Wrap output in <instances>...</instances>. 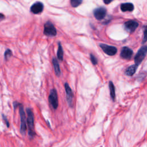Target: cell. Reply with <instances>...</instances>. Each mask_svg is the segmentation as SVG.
<instances>
[{"label":"cell","mask_w":147,"mask_h":147,"mask_svg":"<svg viewBox=\"0 0 147 147\" xmlns=\"http://www.w3.org/2000/svg\"><path fill=\"white\" fill-rule=\"evenodd\" d=\"M94 16L98 20L103 19L106 14V9L103 7H99L94 10Z\"/></svg>","instance_id":"obj_8"},{"label":"cell","mask_w":147,"mask_h":147,"mask_svg":"<svg viewBox=\"0 0 147 147\" xmlns=\"http://www.w3.org/2000/svg\"><path fill=\"white\" fill-rule=\"evenodd\" d=\"M113 0H103V2L105 4H109L110 2H111Z\"/></svg>","instance_id":"obj_21"},{"label":"cell","mask_w":147,"mask_h":147,"mask_svg":"<svg viewBox=\"0 0 147 147\" xmlns=\"http://www.w3.org/2000/svg\"><path fill=\"white\" fill-rule=\"evenodd\" d=\"M44 33L48 36H55L56 35V29L53 24L50 22H47L44 25Z\"/></svg>","instance_id":"obj_3"},{"label":"cell","mask_w":147,"mask_h":147,"mask_svg":"<svg viewBox=\"0 0 147 147\" xmlns=\"http://www.w3.org/2000/svg\"><path fill=\"white\" fill-rule=\"evenodd\" d=\"M71 5L74 7H76L82 3V0H70Z\"/></svg>","instance_id":"obj_18"},{"label":"cell","mask_w":147,"mask_h":147,"mask_svg":"<svg viewBox=\"0 0 147 147\" xmlns=\"http://www.w3.org/2000/svg\"><path fill=\"white\" fill-rule=\"evenodd\" d=\"M143 38L142 43L144 44L147 41V25H145L143 26Z\"/></svg>","instance_id":"obj_17"},{"label":"cell","mask_w":147,"mask_h":147,"mask_svg":"<svg viewBox=\"0 0 147 147\" xmlns=\"http://www.w3.org/2000/svg\"><path fill=\"white\" fill-rule=\"evenodd\" d=\"M49 101L54 109H57L58 106V98L57 92L55 89H52L51 90L49 95Z\"/></svg>","instance_id":"obj_4"},{"label":"cell","mask_w":147,"mask_h":147,"mask_svg":"<svg viewBox=\"0 0 147 147\" xmlns=\"http://www.w3.org/2000/svg\"><path fill=\"white\" fill-rule=\"evenodd\" d=\"M27 113V123L28 127V133L30 137L34 135V117L32 110L28 108L26 109Z\"/></svg>","instance_id":"obj_1"},{"label":"cell","mask_w":147,"mask_h":147,"mask_svg":"<svg viewBox=\"0 0 147 147\" xmlns=\"http://www.w3.org/2000/svg\"><path fill=\"white\" fill-rule=\"evenodd\" d=\"M100 47L103 51L109 56H113L117 52V49L116 48V47L113 46L108 45L104 44H100Z\"/></svg>","instance_id":"obj_7"},{"label":"cell","mask_w":147,"mask_h":147,"mask_svg":"<svg viewBox=\"0 0 147 147\" xmlns=\"http://www.w3.org/2000/svg\"><path fill=\"white\" fill-rule=\"evenodd\" d=\"M138 26V23L134 20H129L125 22L124 28L129 33H133Z\"/></svg>","instance_id":"obj_6"},{"label":"cell","mask_w":147,"mask_h":147,"mask_svg":"<svg viewBox=\"0 0 147 147\" xmlns=\"http://www.w3.org/2000/svg\"><path fill=\"white\" fill-rule=\"evenodd\" d=\"M90 60L91 61V63L94 65H95L97 64V59L92 54H90Z\"/></svg>","instance_id":"obj_19"},{"label":"cell","mask_w":147,"mask_h":147,"mask_svg":"<svg viewBox=\"0 0 147 147\" xmlns=\"http://www.w3.org/2000/svg\"><path fill=\"white\" fill-rule=\"evenodd\" d=\"M3 119H5V121L6 122V125H7V126H9V123H8L7 121L6 120V118L4 117V115H3Z\"/></svg>","instance_id":"obj_22"},{"label":"cell","mask_w":147,"mask_h":147,"mask_svg":"<svg viewBox=\"0 0 147 147\" xmlns=\"http://www.w3.org/2000/svg\"><path fill=\"white\" fill-rule=\"evenodd\" d=\"M44 5L40 2H36L30 7V11L34 14H38L42 11Z\"/></svg>","instance_id":"obj_10"},{"label":"cell","mask_w":147,"mask_h":147,"mask_svg":"<svg viewBox=\"0 0 147 147\" xmlns=\"http://www.w3.org/2000/svg\"><path fill=\"white\" fill-rule=\"evenodd\" d=\"M147 54V45H144L141 47L138 52H137L136 55L134 56V62L135 64L137 65H139L141 63L142 61L145 57Z\"/></svg>","instance_id":"obj_2"},{"label":"cell","mask_w":147,"mask_h":147,"mask_svg":"<svg viewBox=\"0 0 147 147\" xmlns=\"http://www.w3.org/2000/svg\"><path fill=\"white\" fill-rule=\"evenodd\" d=\"M121 10L125 11H132L134 10V5L131 3H124L121 5Z\"/></svg>","instance_id":"obj_12"},{"label":"cell","mask_w":147,"mask_h":147,"mask_svg":"<svg viewBox=\"0 0 147 147\" xmlns=\"http://www.w3.org/2000/svg\"><path fill=\"white\" fill-rule=\"evenodd\" d=\"M52 64H53V68H54V70H55V72L56 75L57 76H59L60 75V74H61L60 68V67H59V64L57 62V60L55 58H53Z\"/></svg>","instance_id":"obj_14"},{"label":"cell","mask_w":147,"mask_h":147,"mask_svg":"<svg viewBox=\"0 0 147 147\" xmlns=\"http://www.w3.org/2000/svg\"><path fill=\"white\" fill-rule=\"evenodd\" d=\"M64 87H65V92H66V94H67V99L68 102V104L70 106H72V104H73V97H74V95L72 93V91L71 89V88L69 87V85L68 84V83H65L64 84Z\"/></svg>","instance_id":"obj_11"},{"label":"cell","mask_w":147,"mask_h":147,"mask_svg":"<svg viewBox=\"0 0 147 147\" xmlns=\"http://www.w3.org/2000/svg\"><path fill=\"white\" fill-rule=\"evenodd\" d=\"M109 90H110V94L111 97V98L114 100L115 98V87L114 86V84L112 82H109Z\"/></svg>","instance_id":"obj_15"},{"label":"cell","mask_w":147,"mask_h":147,"mask_svg":"<svg viewBox=\"0 0 147 147\" xmlns=\"http://www.w3.org/2000/svg\"><path fill=\"white\" fill-rule=\"evenodd\" d=\"M133 53V52L130 48L125 47L121 49L120 56L124 59H130Z\"/></svg>","instance_id":"obj_9"},{"label":"cell","mask_w":147,"mask_h":147,"mask_svg":"<svg viewBox=\"0 0 147 147\" xmlns=\"http://www.w3.org/2000/svg\"><path fill=\"white\" fill-rule=\"evenodd\" d=\"M11 55H12L11 51L10 49H7L5 52V58L7 59V58L10 57L11 56Z\"/></svg>","instance_id":"obj_20"},{"label":"cell","mask_w":147,"mask_h":147,"mask_svg":"<svg viewBox=\"0 0 147 147\" xmlns=\"http://www.w3.org/2000/svg\"><path fill=\"white\" fill-rule=\"evenodd\" d=\"M57 56V57H58V59L59 60H63V51L62 47H61L60 43L59 44Z\"/></svg>","instance_id":"obj_16"},{"label":"cell","mask_w":147,"mask_h":147,"mask_svg":"<svg viewBox=\"0 0 147 147\" xmlns=\"http://www.w3.org/2000/svg\"><path fill=\"white\" fill-rule=\"evenodd\" d=\"M20 114L21 118V132L22 134H24L26 130V117L25 114L24 110V107L22 105L20 106Z\"/></svg>","instance_id":"obj_5"},{"label":"cell","mask_w":147,"mask_h":147,"mask_svg":"<svg viewBox=\"0 0 147 147\" xmlns=\"http://www.w3.org/2000/svg\"><path fill=\"white\" fill-rule=\"evenodd\" d=\"M138 68V65H137L136 64H133L131 65L130 66H129L128 68H127V69L125 71V74L127 76H132L134 74V73L136 72L137 69Z\"/></svg>","instance_id":"obj_13"}]
</instances>
